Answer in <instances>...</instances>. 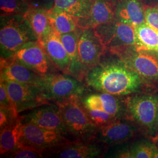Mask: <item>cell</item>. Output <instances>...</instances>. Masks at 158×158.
I'll return each instance as SVG.
<instances>
[{
  "mask_svg": "<svg viewBox=\"0 0 158 158\" xmlns=\"http://www.w3.org/2000/svg\"><path fill=\"white\" fill-rule=\"evenodd\" d=\"M42 76L23 66L13 56L1 57V80L38 85Z\"/></svg>",
  "mask_w": 158,
  "mask_h": 158,
  "instance_id": "cell-16",
  "label": "cell"
},
{
  "mask_svg": "<svg viewBox=\"0 0 158 158\" xmlns=\"http://www.w3.org/2000/svg\"><path fill=\"white\" fill-rule=\"evenodd\" d=\"M80 31L81 28L78 27L72 32L60 34V38L70 59V76L81 81L85 78L87 70L79 59L78 46Z\"/></svg>",
  "mask_w": 158,
  "mask_h": 158,
  "instance_id": "cell-20",
  "label": "cell"
},
{
  "mask_svg": "<svg viewBox=\"0 0 158 158\" xmlns=\"http://www.w3.org/2000/svg\"><path fill=\"white\" fill-rule=\"evenodd\" d=\"M81 102L87 110H102L119 119L126 110L125 105L122 103L117 96L106 93L91 94L85 96Z\"/></svg>",
  "mask_w": 158,
  "mask_h": 158,
  "instance_id": "cell-18",
  "label": "cell"
},
{
  "mask_svg": "<svg viewBox=\"0 0 158 158\" xmlns=\"http://www.w3.org/2000/svg\"><path fill=\"white\" fill-rule=\"evenodd\" d=\"M80 100V96H73L54 102L59 107L69 136L73 140L94 141L98 127Z\"/></svg>",
  "mask_w": 158,
  "mask_h": 158,
  "instance_id": "cell-2",
  "label": "cell"
},
{
  "mask_svg": "<svg viewBox=\"0 0 158 158\" xmlns=\"http://www.w3.org/2000/svg\"><path fill=\"white\" fill-rule=\"evenodd\" d=\"M0 108L15 110L8 93L6 85L2 81L0 82Z\"/></svg>",
  "mask_w": 158,
  "mask_h": 158,
  "instance_id": "cell-31",
  "label": "cell"
},
{
  "mask_svg": "<svg viewBox=\"0 0 158 158\" xmlns=\"http://www.w3.org/2000/svg\"><path fill=\"white\" fill-rule=\"evenodd\" d=\"M126 111L142 128L153 132L158 128V96L149 94H135L127 98Z\"/></svg>",
  "mask_w": 158,
  "mask_h": 158,
  "instance_id": "cell-5",
  "label": "cell"
},
{
  "mask_svg": "<svg viewBox=\"0 0 158 158\" xmlns=\"http://www.w3.org/2000/svg\"><path fill=\"white\" fill-rule=\"evenodd\" d=\"M51 25L58 34H66L77 29V18L62 10L53 6L48 11Z\"/></svg>",
  "mask_w": 158,
  "mask_h": 158,
  "instance_id": "cell-24",
  "label": "cell"
},
{
  "mask_svg": "<svg viewBox=\"0 0 158 158\" xmlns=\"http://www.w3.org/2000/svg\"><path fill=\"white\" fill-rule=\"evenodd\" d=\"M157 147L153 142L141 141L135 143L129 149L121 151L118 155L119 158H153Z\"/></svg>",
  "mask_w": 158,
  "mask_h": 158,
  "instance_id": "cell-26",
  "label": "cell"
},
{
  "mask_svg": "<svg viewBox=\"0 0 158 158\" xmlns=\"http://www.w3.org/2000/svg\"><path fill=\"white\" fill-rule=\"evenodd\" d=\"M115 19V4L112 0H93L87 15L77 18V26L80 28L94 29Z\"/></svg>",
  "mask_w": 158,
  "mask_h": 158,
  "instance_id": "cell-15",
  "label": "cell"
},
{
  "mask_svg": "<svg viewBox=\"0 0 158 158\" xmlns=\"http://www.w3.org/2000/svg\"><path fill=\"white\" fill-rule=\"evenodd\" d=\"M30 6L49 10L55 5V0H26Z\"/></svg>",
  "mask_w": 158,
  "mask_h": 158,
  "instance_id": "cell-32",
  "label": "cell"
},
{
  "mask_svg": "<svg viewBox=\"0 0 158 158\" xmlns=\"http://www.w3.org/2000/svg\"><path fill=\"white\" fill-rule=\"evenodd\" d=\"M0 28L1 58L13 56L27 44L38 40L23 15L1 17Z\"/></svg>",
  "mask_w": 158,
  "mask_h": 158,
  "instance_id": "cell-3",
  "label": "cell"
},
{
  "mask_svg": "<svg viewBox=\"0 0 158 158\" xmlns=\"http://www.w3.org/2000/svg\"><path fill=\"white\" fill-rule=\"evenodd\" d=\"M152 141L158 148V133L152 138Z\"/></svg>",
  "mask_w": 158,
  "mask_h": 158,
  "instance_id": "cell-33",
  "label": "cell"
},
{
  "mask_svg": "<svg viewBox=\"0 0 158 158\" xmlns=\"http://www.w3.org/2000/svg\"><path fill=\"white\" fill-rule=\"evenodd\" d=\"M138 74L142 79L158 81V55L151 52L138 51L135 46L111 52Z\"/></svg>",
  "mask_w": 158,
  "mask_h": 158,
  "instance_id": "cell-6",
  "label": "cell"
},
{
  "mask_svg": "<svg viewBox=\"0 0 158 158\" xmlns=\"http://www.w3.org/2000/svg\"><path fill=\"white\" fill-rule=\"evenodd\" d=\"M45 9L30 6L23 17L28 21L38 40L40 42L54 30Z\"/></svg>",
  "mask_w": 158,
  "mask_h": 158,
  "instance_id": "cell-21",
  "label": "cell"
},
{
  "mask_svg": "<svg viewBox=\"0 0 158 158\" xmlns=\"http://www.w3.org/2000/svg\"><path fill=\"white\" fill-rule=\"evenodd\" d=\"M6 157L12 158H37L44 157V153L33 149L23 148L6 155Z\"/></svg>",
  "mask_w": 158,
  "mask_h": 158,
  "instance_id": "cell-29",
  "label": "cell"
},
{
  "mask_svg": "<svg viewBox=\"0 0 158 158\" xmlns=\"http://www.w3.org/2000/svg\"><path fill=\"white\" fill-rule=\"evenodd\" d=\"M94 30L102 44L110 52L135 46L134 27L116 19L110 23L99 25Z\"/></svg>",
  "mask_w": 158,
  "mask_h": 158,
  "instance_id": "cell-8",
  "label": "cell"
},
{
  "mask_svg": "<svg viewBox=\"0 0 158 158\" xmlns=\"http://www.w3.org/2000/svg\"><path fill=\"white\" fill-rule=\"evenodd\" d=\"M93 0H55L54 6L76 18L87 15Z\"/></svg>",
  "mask_w": 158,
  "mask_h": 158,
  "instance_id": "cell-25",
  "label": "cell"
},
{
  "mask_svg": "<svg viewBox=\"0 0 158 158\" xmlns=\"http://www.w3.org/2000/svg\"><path fill=\"white\" fill-rule=\"evenodd\" d=\"M115 4V19L135 27L145 23V10L139 0H118Z\"/></svg>",
  "mask_w": 158,
  "mask_h": 158,
  "instance_id": "cell-19",
  "label": "cell"
},
{
  "mask_svg": "<svg viewBox=\"0 0 158 158\" xmlns=\"http://www.w3.org/2000/svg\"><path fill=\"white\" fill-rule=\"evenodd\" d=\"M1 81L6 85L12 103L18 114L51 103L44 97L41 89L37 85Z\"/></svg>",
  "mask_w": 158,
  "mask_h": 158,
  "instance_id": "cell-7",
  "label": "cell"
},
{
  "mask_svg": "<svg viewBox=\"0 0 158 158\" xmlns=\"http://www.w3.org/2000/svg\"><path fill=\"white\" fill-rule=\"evenodd\" d=\"M84 79L86 85L93 89L117 96L135 93L143 81L119 57L100 61L87 70Z\"/></svg>",
  "mask_w": 158,
  "mask_h": 158,
  "instance_id": "cell-1",
  "label": "cell"
},
{
  "mask_svg": "<svg viewBox=\"0 0 158 158\" xmlns=\"http://www.w3.org/2000/svg\"><path fill=\"white\" fill-rule=\"evenodd\" d=\"M13 57L23 66L40 76L56 72V67L39 40L27 44Z\"/></svg>",
  "mask_w": 158,
  "mask_h": 158,
  "instance_id": "cell-10",
  "label": "cell"
},
{
  "mask_svg": "<svg viewBox=\"0 0 158 158\" xmlns=\"http://www.w3.org/2000/svg\"><path fill=\"white\" fill-rule=\"evenodd\" d=\"M136 49L138 51L153 52L158 55V31L143 23L134 27Z\"/></svg>",
  "mask_w": 158,
  "mask_h": 158,
  "instance_id": "cell-23",
  "label": "cell"
},
{
  "mask_svg": "<svg viewBox=\"0 0 158 158\" xmlns=\"http://www.w3.org/2000/svg\"><path fill=\"white\" fill-rule=\"evenodd\" d=\"M86 110L91 119L97 127L109 124L119 119L118 118L102 110L87 109H86Z\"/></svg>",
  "mask_w": 158,
  "mask_h": 158,
  "instance_id": "cell-28",
  "label": "cell"
},
{
  "mask_svg": "<svg viewBox=\"0 0 158 158\" xmlns=\"http://www.w3.org/2000/svg\"><path fill=\"white\" fill-rule=\"evenodd\" d=\"M94 141L73 140L58 144L44 151V155L62 158L100 157L102 146Z\"/></svg>",
  "mask_w": 158,
  "mask_h": 158,
  "instance_id": "cell-12",
  "label": "cell"
},
{
  "mask_svg": "<svg viewBox=\"0 0 158 158\" xmlns=\"http://www.w3.org/2000/svg\"><path fill=\"white\" fill-rule=\"evenodd\" d=\"M29 4L26 0H0L1 17L11 15H24Z\"/></svg>",
  "mask_w": 158,
  "mask_h": 158,
  "instance_id": "cell-27",
  "label": "cell"
},
{
  "mask_svg": "<svg viewBox=\"0 0 158 158\" xmlns=\"http://www.w3.org/2000/svg\"><path fill=\"white\" fill-rule=\"evenodd\" d=\"M78 50L80 62L87 72L89 69L100 63L106 49L94 29L88 28H81Z\"/></svg>",
  "mask_w": 158,
  "mask_h": 158,
  "instance_id": "cell-13",
  "label": "cell"
},
{
  "mask_svg": "<svg viewBox=\"0 0 158 158\" xmlns=\"http://www.w3.org/2000/svg\"><path fill=\"white\" fill-rule=\"evenodd\" d=\"M145 20L148 25L158 31V7H146Z\"/></svg>",
  "mask_w": 158,
  "mask_h": 158,
  "instance_id": "cell-30",
  "label": "cell"
},
{
  "mask_svg": "<svg viewBox=\"0 0 158 158\" xmlns=\"http://www.w3.org/2000/svg\"><path fill=\"white\" fill-rule=\"evenodd\" d=\"M22 126L23 123L19 117L17 121L1 129V155H6L9 153L21 148L19 143V138Z\"/></svg>",
  "mask_w": 158,
  "mask_h": 158,
  "instance_id": "cell-22",
  "label": "cell"
},
{
  "mask_svg": "<svg viewBox=\"0 0 158 158\" xmlns=\"http://www.w3.org/2000/svg\"><path fill=\"white\" fill-rule=\"evenodd\" d=\"M40 42L57 69L64 74L70 75V59L63 45L60 34L53 30Z\"/></svg>",
  "mask_w": 158,
  "mask_h": 158,
  "instance_id": "cell-17",
  "label": "cell"
},
{
  "mask_svg": "<svg viewBox=\"0 0 158 158\" xmlns=\"http://www.w3.org/2000/svg\"><path fill=\"white\" fill-rule=\"evenodd\" d=\"M49 101H59L72 96H81L86 90L81 80L66 74L53 73L42 76L38 85Z\"/></svg>",
  "mask_w": 158,
  "mask_h": 158,
  "instance_id": "cell-4",
  "label": "cell"
},
{
  "mask_svg": "<svg viewBox=\"0 0 158 158\" xmlns=\"http://www.w3.org/2000/svg\"><path fill=\"white\" fill-rule=\"evenodd\" d=\"M70 141L56 131L32 124H23L19 143L21 148L33 149L44 153L49 148Z\"/></svg>",
  "mask_w": 158,
  "mask_h": 158,
  "instance_id": "cell-9",
  "label": "cell"
},
{
  "mask_svg": "<svg viewBox=\"0 0 158 158\" xmlns=\"http://www.w3.org/2000/svg\"><path fill=\"white\" fill-rule=\"evenodd\" d=\"M136 132V128L134 125L119 119L109 124L98 127L94 141L109 145L120 144L133 138Z\"/></svg>",
  "mask_w": 158,
  "mask_h": 158,
  "instance_id": "cell-14",
  "label": "cell"
},
{
  "mask_svg": "<svg viewBox=\"0 0 158 158\" xmlns=\"http://www.w3.org/2000/svg\"><path fill=\"white\" fill-rule=\"evenodd\" d=\"M23 124H32L40 127L54 130L65 137L69 136L56 104L51 103L32 110L30 112L19 115Z\"/></svg>",
  "mask_w": 158,
  "mask_h": 158,
  "instance_id": "cell-11",
  "label": "cell"
}]
</instances>
